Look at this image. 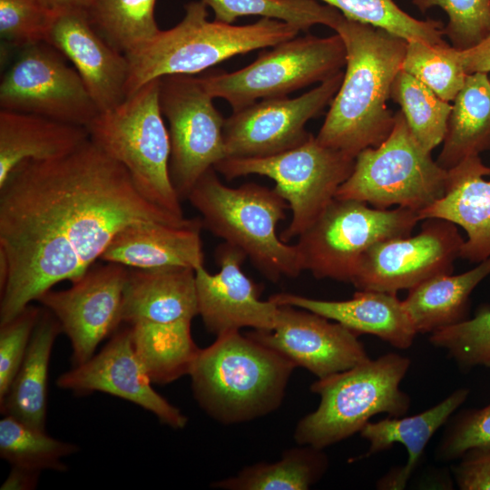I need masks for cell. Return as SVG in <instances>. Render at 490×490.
<instances>
[{
  "instance_id": "obj_1",
  "label": "cell",
  "mask_w": 490,
  "mask_h": 490,
  "mask_svg": "<svg viewBox=\"0 0 490 490\" xmlns=\"http://www.w3.org/2000/svg\"><path fill=\"white\" fill-rule=\"evenodd\" d=\"M191 220L146 200L90 139L60 158L24 161L0 186V254L8 266L0 324L55 284L80 279L122 229Z\"/></svg>"
},
{
  "instance_id": "obj_2",
  "label": "cell",
  "mask_w": 490,
  "mask_h": 490,
  "mask_svg": "<svg viewBox=\"0 0 490 490\" xmlns=\"http://www.w3.org/2000/svg\"><path fill=\"white\" fill-rule=\"evenodd\" d=\"M333 30L345 44L346 71L316 139L355 159L393 129L395 113L387 102L407 41L346 16Z\"/></svg>"
},
{
  "instance_id": "obj_3",
  "label": "cell",
  "mask_w": 490,
  "mask_h": 490,
  "mask_svg": "<svg viewBox=\"0 0 490 490\" xmlns=\"http://www.w3.org/2000/svg\"><path fill=\"white\" fill-rule=\"evenodd\" d=\"M295 368L248 334L231 331L200 348L189 376L201 409L220 424L234 425L275 411Z\"/></svg>"
},
{
  "instance_id": "obj_4",
  "label": "cell",
  "mask_w": 490,
  "mask_h": 490,
  "mask_svg": "<svg viewBox=\"0 0 490 490\" xmlns=\"http://www.w3.org/2000/svg\"><path fill=\"white\" fill-rule=\"evenodd\" d=\"M207 7L201 0L187 3L180 23L160 30L125 54L129 63L127 97L157 78L194 75L235 55L272 47L300 32L289 24L270 18L244 25L209 21Z\"/></svg>"
},
{
  "instance_id": "obj_5",
  "label": "cell",
  "mask_w": 490,
  "mask_h": 490,
  "mask_svg": "<svg viewBox=\"0 0 490 490\" xmlns=\"http://www.w3.org/2000/svg\"><path fill=\"white\" fill-rule=\"evenodd\" d=\"M187 199L201 213L202 226L241 250L272 282L303 271L296 244H288L277 234L289 204L274 188L254 182L229 187L211 168Z\"/></svg>"
},
{
  "instance_id": "obj_6",
  "label": "cell",
  "mask_w": 490,
  "mask_h": 490,
  "mask_svg": "<svg viewBox=\"0 0 490 490\" xmlns=\"http://www.w3.org/2000/svg\"><path fill=\"white\" fill-rule=\"evenodd\" d=\"M410 364L408 358L391 352L318 378L310 390L320 402L298 422L297 444L325 449L359 433L377 414L406 416L411 398L400 384Z\"/></svg>"
},
{
  "instance_id": "obj_7",
  "label": "cell",
  "mask_w": 490,
  "mask_h": 490,
  "mask_svg": "<svg viewBox=\"0 0 490 490\" xmlns=\"http://www.w3.org/2000/svg\"><path fill=\"white\" fill-rule=\"evenodd\" d=\"M86 128L90 140L127 170L146 200L185 218L170 177L171 142L160 106V78L100 112Z\"/></svg>"
},
{
  "instance_id": "obj_8",
  "label": "cell",
  "mask_w": 490,
  "mask_h": 490,
  "mask_svg": "<svg viewBox=\"0 0 490 490\" xmlns=\"http://www.w3.org/2000/svg\"><path fill=\"white\" fill-rule=\"evenodd\" d=\"M389 135L377 147L361 151L348 178L335 195L387 210L420 211L445 193L447 171L441 168L412 134L401 111L394 114Z\"/></svg>"
},
{
  "instance_id": "obj_9",
  "label": "cell",
  "mask_w": 490,
  "mask_h": 490,
  "mask_svg": "<svg viewBox=\"0 0 490 490\" xmlns=\"http://www.w3.org/2000/svg\"><path fill=\"white\" fill-rule=\"evenodd\" d=\"M419 220L413 210H380L364 201L334 198L298 237L302 270L316 279L351 283L360 259L370 247L411 235Z\"/></svg>"
},
{
  "instance_id": "obj_10",
  "label": "cell",
  "mask_w": 490,
  "mask_h": 490,
  "mask_svg": "<svg viewBox=\"0 0 490 490\" xmlns=\"http://www.w3.org/2000/svg\"><path fill=\"white\" fill-rule=\"evenodd\" d=\"M355 159L320 144L311 134L290 150L264 157L226 158L214 169L227 180L258 174L275 181L288 202L291 220L280 238L289 242L304 232L335 198L348 178Z\"/></svg>"
},
{
  "instance_id": "obj_11",
  "label": "cell",
  "mask_w": 490,
  "mask_h": 490,
  "mask_svg": "<svg viewBox=\"0 0 490 490\" xmlns=\"http://www.w3.org/2000/svg\"><path fill=\"white\" fill-rule=\"evenodd\" d=\"M346 65V48L335 34L294 37L263 52L249 65L230 73L200 77L213 98L239 111L258 100L284 97L314 83H322Z\"/></svg>"
},
{
  "instance_id": "obj_12",
  "label": "cell",
  "mask_w": 490,
  "mask_h": 490,
  "mask_svg": "<svg viewBox=\"0 0 490 490\" xmlns=\"http://www.w3.org/2000/svg\"><path fill=\"white\" fill-rule=\"evenodd\" d=\"M200 77L172 74L160 78V106L168 122L170 177L181 200L199 179L227 157L225 118L213 104Z\"/></svg>"
},
{
  "instance_id": "obj_13",
  "label": "cell",
  "mask_w": 490,
  "mask_h": 490,
  "mask_svg": "<svg viewBox=\"0 0 490 490\" xmlns=\"http://www.w3.org/2000/svg\"><path fill=\"white\" fill-rule=\"evenodd\" d=\"M62 55L44 42L24 47L2 78L1 109L86 127L99 109Z\"/></svg>"
},
{
  "instance_id": "obj_14",
  "label": "cell",
  "mask_w": 490,
  "mask_h": 490,
  "mask_svg": "<svg viewBox=\"0 0 490 490\" xmlns=\"http://www.w3.org/2000/svg\"><path fill=\"white\" fill-rule=\"evenodd\" d=\"M465 239L456 225L428 218L414 236L379 241L362 256L351 282L358 290L397 293L452 274Z\"/></svg>"
},
{
  "instance_id": "obj_15",
  "label": "cell",
  "mask_w": 490,
  "mask_h": 490,
  "mask_svg": "<svg viewBox=\"0 0 490 490\" xmlns=\"http://www.w3.org/2000/svg\"><path fill=\"white\" fill-rule=\"evenodd\" d=\"M343 75L340 71L295 98L262 99L232 112L223 127L226 158L270 156L304 142L311 135L306 123L330 104Z\"/></svg>"
},
{
  "instance_id": "obj_16",
  "label": "cell",
  "mask_w": 490,
  "mask_h": 490,
  "mask_svg": "<svg viewBox=\"0 0 490 490\" xmlns=\"http://www.w3.org/2000/svg\"><path fill=\"white\" fill-rule=\"evenodd\" d=\"M128 272L116 263L91 267L70 289H50L37 299L70 339L74 366L92 358L97 346L118 329Z\"/></svg>"
},
{
  "instance_id": "obj_17",
  "label": "cell",
  "mask_w": 490,
  "mask_h": 490,
  "mask_svg": "<svg viewBox=\"0 0 490 490\" xmlns=\"http://www.w3.org/2000/svg\"><path fill=\"white\" fill-rule=\"evenodd\" d=\"M279 307L278 320L272 329L247 334L296 368L302 367L322 378L369 358L358 335L341 324L304 309Z\"/></svg>"
},
{
  "instance_id": "obj_18",
  "label": "cell",
  "mask_w": 490,
  "mask_h": 490,
  "mask_svg": "<svg viewBox=\"0 0 490 490\" xmlns=\"http://www.w3.org/2000/svg\"><path fill=\"white\" fill-rule=\"evenodd\" d=\"M56 385L76 395L98 391L118 397L150 411L174 429L183 428L188 422L178 407L152 387L134 351L129 326L117 329L98 354L60 375Z\"/></svg>"
},
{
  "instance_id": "obj_19",
  "label": "cell",
  "mask_w": 490,
  "mask_h": 490,
  "mask_svg": "<svg viewBox=\"0 0 490 490\" xmlns=\"http://www.w3.org/2000/svg\"><path fill=\"white\" fill-rule=\"evenodd\" d=\"M215 255L217 273H210L204 266L195 270L198 315L206 329L216 337L243 328L272 329L279 307L270 299L262 300L260 288L242 271L246 254L224 242Z\"/></svg>"
},
{
  "instance_id": "obj_20",
  "label": "cell",
  "mask_w": 490,
  "mask_h": 490,
  "mask_svg": "<svg viewBox=\"0 0 490 490\" xmlns=\"http://www.w3.org/2000/svg\"><path fill=\"white\" fill-rule=\"evenodd\" d=\"M45 43L73 64L99 112L111 110L127 98L126 55L98 33L85 10L55 13Z\"/></svg>"
},
{
  "instance_id": "obj_21",
  "label": "cell",
  "mask_w": 490,
  "mask_h": 490,
  "mask_svg": "<svg viewBox=\"0 0 490 490\" xmlns=\"http://www.w3.org/2000/svg\"><path fill=\"white\" fill-rule=\"evenodd\" d=\"M490 167L479 155L471 156L447 171L444 195L418 211L420 220H446L463 228L467 239L460 258L480 263L490 257Z\"/></svg>"
},
{
  "instance_id": "obj_22",
  "label": "cell",
  "mask_w": 490,
  "mask_h": 490,
  "mask_svg": "<svg viewBox=\"0 0 490 490\" xmlns=\"http://www.w3.org/2000/svg\"><path fill=\"white\" fill-rule=\"evenodd\" d=\"M277 305L304 309L338 322L357 335H373L398 349L412 346L417 332L397 293L358 290L347 300H322L291 293L270 297Z\"/></svg>"
},
{
  "instance_id": "obj_23",
  "label": "cell",
  "mask_w": 490,
  "mask_h": 490,
  "mask_svg": "<svg viewBox=\"0 0 490 490\" xmlns=\"http://www.w3.org/2000/svg\"><path fill=\"white\" fill-rule=\"evenodd\" d=\"M201 220L185 225L138 223L120 230L101 256L105 262L138 270L203 266Z\"/></svg>"
},
{
  "instance_id": "obj_24",
  "label": "cell",
  "mask_w": 490,
  "mask_h": 490,
  "mask_svg": "<svg viewBox=\"0 0 490 490\" xmlns=\"http://www.w3.org/2000/svg\"><path fill=\"white\" fill-rule=\"evenodd\" d=\"M469 393L468 388L461 387L421 413L399 417L387 416L377 422L369 421L363 426L359 435L369 443V446L357 459L387 451L395 444L403 445L407 452L406 464L381 477L377 483L378 489L401 490L406 487L432 436L466 402Z\"/></svg>"
},
{
  "instance_id": "obj_25",
  "label": "cell",
  "mask_w": 490,
  "mask_h": 490,
  "mask_svg": "<svg viewBox=\"0 0 490 490\" xmlns=\"http://www.w3.org/2000/svg\"><path fill=\"white\" fill-rule=\"evenodd\" d=\"M198 315L195 270L131 269L123 291L122 322L172 323Z\"/></svg>"
},
{
  "instance_id": "obj_26",
  "label": "cell",
  "mask_w": 490,
  "mask_h": 490,
  "mask_svg": "<svg viewBox=\"0 0 490 490\" xmlns=\"http://www.w3.org/2000/svg\"><path fill=\"white\" fill-rule=\"evenodd\" d=\"M90 139L86 127L41 115L0 111V186L26 160L65 156Z\"/></svg>"
},
{
  "instance_id": "obj_27",
  "label": "cell",
  "mask_w": 490,
  "mask_h": 490,
  "mask_svg": "<svg viewBox=\"0 0 490 490\" xmlns=\"http://www.w3.org/2000/svg\"><path fill=\"white\" fill-rule=\"evenodd\" d=\"M60 333L57 318L48 309H42L23 362L0 401L1 414L45 430L49 363Z\"/></svg>"
},
{
  "instance_id": "obj_28",
  "label": "cell",
  "mask_w": 490,
  "mask_h": 490,
  "mask_svg": "<svg viewBox=\"0 0 490 490\" xmlns=\"http://www.w3.org/2000/svg\"><path fill=\"white\" fill-rule=\"evenodd\" d=\"M490 275V257L466 272L429 279L403 300L417 334H432L468 318L470 295Z\"/></svg>"
},
{
  "instance_id": "obj_29",
  "label": "cell",
  "mask_w": 490,
  "mask_h": 490,
  "mask_svg": "<svg viewBox=\"0 0 490 490\" xmlns=\"http://www.w3.org/2000/svg\"><path fill=\"white\" fill-rule=\"evenodd\" d=\"M486 151H490V80L487 73L477 72L466 76L453 101L436 162L448 171Z\"/></svg>"
},
{
  "instance_id": "obj_30",
  "label": "cell",
  "mask_w": 490,
  "mask_h": 490,
  "mask_svg": "<svg viewBox=\"0 0 490 490\" xmlns=\"http://www.w3.org/2000/svg\"><path fill=\"white\" fill-rule=\"evenodd\" d=\"M128 326L136 356L152 384L167 385L190 374L200 350L191 336V320Z\"/></svg>"
},
{
  "instance_id": "obj_31",
  "label": "cell",
  "mask_w": 490,
  "mask_h": 490,
  "mask_svg": "<svg viewBox=\"0 0 490 490\" xmlns=\"http://www.w3.org/2000/svg\"><path fill=\"white\" fill-rule=\"evenodd\" d=\"M328 467L324 449L299 445L286 450L278 461L248 466L211 486L224 490H306L322 478Z\"/></svg>"
},
{
  "instance_id": "obj_32",
  "label": "cell",
  "mask_w": 490,
  "mask_h": 490,
  "mask_svg": "<svg viewBox=\"0 0 490 490\" xmlns=\"http://www.w3.org/2000/svg\"><path fill=\"white\" fill-rule=\"evenodd\" d=\"M155 3L156 0H93L85 11L98 33L125 54L160 31L154 17Z\"/></svg>"
},
{
  "instance_id": "obj_33",
  "label": "cell",
  "mask_w": 490,
  "mask_h": 490,
  "mask_svg": "<svg viewBox=\"0 0 490 490\" xmlns=\"http://www.w3.org/2000/svg\"><path fill=\"white\" fill-rule=\"evenodd\" d=\"M390 98L399 104L409 130L426 151L431 152L443 142L452 109L449 102L402 69L393 81Z\"/></svg>"
},
{
  "instance_id": "obj_34",
  "label": "cell",
  "mask_w": 490,
  "mask_h": 490,
  "mask_svg": "<svg viewBox=\"0 0 490 490\" xmlns=\"http://www.w3.org/2000/svg\"><path fill=\"white\" fill-rule=\"evenodd\" d=\"M214 14V20L232 24L246 15H259L289 24L307 32L316 24L334 29L344 16L336 8L318 0H201Z\"/></svg>"
},
{
  "instance_id": "obj_35",
  "label": "cell",
  "mask_w": 490,
  "mask_h": 490,
  "mask_svg": "<svg viewBox=\"0 0 490 490\" xmlns=\"http://www.w3.org/2000/svg\"><path fill=\"white\" fill-rule=\"evenodd\" d=\"M78 451L74 444L54 438L42 430L13 416L0 420V456L11 466L35 471L64 472L62 458Z\"/></svg>"
},
{
  "instance_id": "obj_36",
  "label": "cell",
  "mask_w": 490,
  "mask_h": 490,
  "mask_svg": "<svg viewBox=\"0 0 490 490\" xmlns=\"http://www.w3.org/2000/svg\"><path fill=\"white\" fill-rule=\"evenodd\" d=\"M338 10L344 16L382 28L407 41L446 45L440 21L419 20L402 10L394 0H318Z\"/></svg>"
},
{
  "instance_id": "obj_37",
  "label": "cell",
  "mask_w": 490,
  "mask_h": 490,
  "mask_svg": "<svg viewBox=\"0 0 490 490\" xmlns=\"http://www.w3.org/2000/svg\"><path fill=\"white\" fill-rule=\"evenodd\" d=\"M401 69L449 103L454 101L468 75L454 47L420 41H407Z\"/></svg>"
},
{
  "instance_id": "obj_38",
  "label": "cell",
  "mask_w": 490,
  "mask_h": 490,
  "mask_svg": "<svg viewBox=\"0 0 490 490\" xmlns=\"http://www.w3.org/2000/svg\"><path fill=\"white\" fill-rule=\"evenodd\" d=\"M429 342L446 351L462 369L490 368V309H479L474 318L437 330Z\"/></svg>"
},
{
  "instance_id": "obj_39",
  "label": "cell",
  "mask_w": 490,
  "mask_h": 490,
  "mask_svg": "<svg viewBox=\"0 0 490 490\" xmlns=\"http://www.w3.org/2000/svg\"><path fill=\"white\" fill-rule=\"evenodd\" d=\"M419 11L438 6L447 15L444 35L459 51L475 47L490 35V0H412Z\"/></svg>"
},
{
  "instance_id": "obj_40",
  "label": "cell",
  "mask_w": 490,
  "mask_h": 490,
  "mask_svg": "<svg viewBox=\"0 0 490 490\" xmlns=\"http://www.w3.org/2000/svg\"><path fill=\"white\" fill-rule=\"evenodd\" d=\"M55 13L38 0H0V35L20 47L45 43Z\"/></svg>"
},
{
  "instance_id": "obj_41",
  "label": "cell",
  "mask_w": 490,
  "mask_h": 490,
  "mask_svg": "<svg viewBox=\"0 0 490 490\" xmlns=\"http://www.w3.org/2000/svg\"><path fill=\"white\" fill-rule=\"evenodd\" d=\"M438 443L436 457L440 461L459 459L466 452L490 447V404L452 415Z\"/></svg>"
},
{
  "instance_id": "obj_42",
  "label": "cell",
  "mask_w": 490,
  "mask_h": 490,
  "mask_svg": "<svg viewBox=\"0 0 490 490\" xmlns=\"http://www.w3.org/2000/svg\"><path fill=\"white\" fill-rule=\"evenodd\" d=\"M41 312L30 304L11 320L0 324V401L23 362Z\"/></svg>"
},
{
  "instance_id": "obj_43",
  "label": "cell",
  "mask_w": 490,
  "mask_h": 490,
  "mask_svg": "<svg viewBox=\"0 0 490 490\" xmlns=\"http://www.w3.org/2000/svg\"><path fill=\"white\" fill-rule=\"evenodd\" d=\"M453 466L455 481L461 490H490V447L466 452Z\"/></svg>"
},
{
  "instance_id": "obj_44",
  "label": "cell",
  "mask_w": 490,
  "mask_h": 490,
  "mask_svg": "<svg viewBox=\"0 0 490 490\" xmlns=\"http://www.w3.org/2000/svg\"><path fill=\"white\" fill-rule=\"evenodd\" d=\"M455 53L467 74L490 72V35L474 48Z\"/></svg>"
},
{
  "instance_id": "obj_45",
  "label": "cell",
  "mask_w": 490,
  "mask_h": 490,
  "mask_svg": "<svg viewBox=\"0 0 490 490\" xmlns=\"http://www.w3.org/2000/svg\"><path fill=\"white\" fill-rule=\"evenodd\" d=\"M40 471L20 466H12V469L2 484L1 490H32L38 484Z\"/></svg>"
},
{
  "instance_id": "obj_46",
  "label": "cell",
  "mask_w": 490,
  "mask_h": 490,
  "mask_svg": "<svg viewBox=\"0 0 490 490\" xmlns=\"http://www.w3.org/2000/svg\"><path fill=\"white\" fill-rule=\"evenodd\" d=\"M51 11L57 13L68 9H83L89 6L93 0H38Z\"/></svg>"
}]
</instances>
